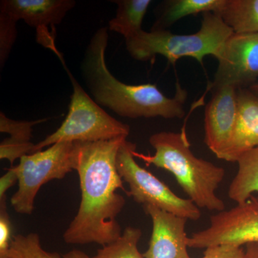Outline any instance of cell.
<instances>
[{"instance_id": "cell-4", "label": "cell", "mask_w": 258, "mask_h": 258, "mask_svg": "<svg viewBox=\"0 0 258 258\" xmlns=\"http://www.w3.org/2000/svg\"><path fill=\"white\" fill-rule=\"evenodd\" d=\"M234 33L219 15L203 14L201 28L191 35H176L169 30H141L125 39L129 55L139 61L154 60L157 55L164 56L168 62L175 64L181 57H190L203 63L204 57L220 54L226 40Z\"/></svg>"}, {"instance_id": "cell-23", "label": "cell", "mask_w": 258, "mask_h": 258, "mask_svg": "<svg viewBox=\"0 0 258 258\" xmlns=\"http://www.w3.org/2000/svg\"><path fill=\"white\" fill-rule=\"evenodd\" d=\"M244 250L242 247L220 244L205 249L201 258H244Z\"/></svg>"}, {"instance_id": "cell-22", "label": "cell", "mask_w": 258, "mask_h": 258, "mask_svg": "<svg viewBox=\"0 0 258 258\" xmlns=\"http://www.w3.org/2000/svg\"><path fill=\"white\" fill-rule=\"evenodd\" d=\"M12 222L7 208V197L0 198V258H6L13 240Z\"/></svg>"}, {"instance_id": "cell-1", "label": "cell", "mask_w": 258, "mask_h": 258, "mask_svg": "<svg viewBox=\"0 0 258 258\" xmlns=\"http://www.w3.org/2000/svg\"><path fill=\"white\" fill-rule=\"evenodd\" d=\"M126 139L75 142V170L79 174L81 201L77 215L64 232L66 243H96L103 247L121 236L123 232L116 218L125 200L117 191H128L118 174L116 157Z\"/></svg>"}, {"instance_id": "cell-26", "label": "cell", "mask_w": 258, "mask_h": 258, "mask_svg": "<svg viewBox=\"0 0 258 258\" xmlns=\"http://www.w3.org/2000/svg\"><path fill=\"white\" fill-rule=\"evenodd\" d=\"M249 89L252 91V92L256 93V94H258V80L249 88Z\"/></svg>"}, {"instance_id": "cell-13", "label": "cell", "mask_w": 258, "mask_h": 258, "mask_svg": "<svg viewBox=\"0 0 258 258\" xmlns=\"http://www.w3.org/2000/svg\"><path fill=\"white\" fill-rule=\"evenodd\" d=\"M258 147V94L249 88L237 90V116L230 143L220 159L237 162L239 158Z\"/></svg>"}, {"instance_id": "cell-21", "label": "cell", "mask_w": 258, "mask_h": 258, "mask_svg": "<svg viewBox=\"0 0 258 258\" xmlns=\"http://www.w3.org/2000/svg\"><path fill=\"white\" fill-rule=\"evenodd\" d=\"M18 21L9 15L0 13V68L3 69L13 50L17 36Z\"/></svg>"}, {"instance_id": "cell-17", "label": "cell", "mask_w": 258, "mask_h": 258, "mask_svg": "<svg viewBox=\"0 0 258 258\" xmlns=\"http://www.w3.org/2000/svg\"><path fill=\"white\" fill-rule=\"evenodd\" d=\"M117 5L114 18L108 23V29L120 34L125 39L139 33L142 29L151 0H113Z\"/></svg>"}, {"instance_id": "cell-6", "label": "cell", "mask_w": 258, "mask_h": 258, "mask_svg": "<svg viewBox=\"0 0 258 258\" xmlns=\"http://www.w3.org/2000/svg\"><path fill=\"white\" fill-rule=\"evenodd\" d=\"M75 142H58L44 151L20 158L13 169L18 177V189L10 199L15 211L30 215L34 203L42 185L54 179H61L75 170Z\"/></svg>"}, {"instance_id": "cell-12", "label": "cell", "mask_w": 258, "mask_h": 258, "mask_svg": "<svg viewBox=\"0 0 258 258\" xmlns=\"http://www.w3.org/2000/svg\"><path fill=\"white\" fill-rule=\"evenodd\" d=\"M152 219V232L144 258H191L185 226L188 220L154 206L143 207Z\"/></svg>"}, {"instance_id": "cell-20", "label": "cell", "mask_w": 258, "mask_h": 258, "mask_svg": "<svg viewBox=\"0 0 258 258\" xmlns=\"http://www.w3.org/2000/svg\"><path fill=\"white\" fill-rule=\"evenodd\" d=\"M142 235V230L138 227H125L118 240L103 246L91 258H144L138 249Z\"/></svg>"}, {"instance_id": "cell-9", "label": "cell", "mask_w": 258, "mask_h": 258, "mask_svg": "<svg viewBox=\"0 0 258 258\" xmlns=\"http://www.w3.org/2000/svg\"><path fill=\"white\" fill-rule=\"evenodd\" d=\"M217 59L212 91L225 86L249 88L258 80V32H234Z\"/></svg>"}, {"instance_id": "cell-5", "label": "cell", "mask_w": 258, "mask_h": 258, "mask_svg": "<svg viewBox=\"0 0 258 258\" xmlns=\"http://www.w3.org/2000/svg\"><path fill=\"white\" fill-rule=\"evenodd\" d=\"M62 63L73 86L69 113L54 133L35 144L33 153L58 142H96L119 137L127 138L130 126L104 111L81 87L64 62Z\"/></svg>"}, {"instance_id": "cell-15", "label": "cell", "mask_w": 258, "mask_h": 258, "mask_svg": "<svg viewBox=\"0 0 258 258\" xmlns=\"http://www.w3.org/2000/svg\"><path fill=\"white\" fill-rule=\"evenodd\" d=\"M226 0H166L155 8L156 20L151 30H167L181 19L199 13L217 14Z\"/></svg>"}, {"instance_id": "cell-25", "label": "cell", "mask_w": 258, "mask_h": 258, "mask_svg": "<svg viewBox=\"0 0 258 258\" xmlns=\"http://www.w3.org/2000/svg\"><path fill=\"white\" fill-rule=\"evenodd\" d=\"M244 258H258V242L246 244Z\"/></svg>"}, {"instance_id": "cell-19", "label": "cell", "mask_w": 258, "mask_h": 258, "mask_svg": "<svg viewBox=\"0 0 258 258\" xmlns=\"http://www.w3.org/2000/svg\"><path fill=\"white\" fill-rule=\"evenodd\" d=\"M6 258H91L79 249H72L63 255L48 252L42 247L40 236L35 232L13 235Z\"/></svg>"}, {"instance_id": "cell-18", "label": "cell", "mask_w": 258, "mask_h": 258, "mask_svg": "<svg viewBox=\"0 0 258 258\" xmlns=\"http://www.w3.org/2000/svg\"><path fill=\"white\" fill-rule=\"evenodd\" d=\"M217 15L235 33L258 32V0H226Z\"/></svg>"}, {"instance_id": "cell-8", "label": "cell", "mask_w": 258, "mask_h": 258, "mask_svg": "<svg viewBox=\"0 0 258 258\" xmlns=\"http://www.w3.org/2000/svg\"><path fill=\"white\" fill-rule=\"evenodd\" d=\"M258 242V197L252 195L244 203L217 212L206 229L188 237V247L208 248L220 244L246 245Z\"/></svg>"}, {"instance_id": "cell-16", "label": "cell", "mask_w": 258, "mask_h": 258, "mask_svg": "<svg viewBox=\"0 0 258 258\" xmlns=\"http://www.w3.org/2000/svg\"><path fill=\"white\" fill-rule=\"evenodd\" d=\"M237 163L238 169L229 186L228 196L240 204L258 192V147L242 154Z\"/></svg>"}, {"instance_id": "cell-11", "label": "cell", "mask_w": 258, "mask_h": 258, "mask_svg": "<svg viewBox=\"0 0 258 258\" xmlns=\"http://www.w3.org/2000/svg\"><path fill=\"white\" fill-rule=\"evenodd\" d=\"M237 90L234 86L212 90L205 112V143L220 158L230 143L237 116Z\"/></svg>"}, {"instance_id": "cell-3", "label": "cell", "mask_w": 258, "mask_h": 258, "mask_svg": "<svg viewBox=\"0 0 258 258\" xmlns=\"http://www.w3.org/2000/svg\"><path fill=\"white\" fill-rule=\"evenodd\" d=\"M149 142L155 149L154 155H145L136 149L134 157L171 172L199 208L217 212L225 210V203L216 195L225 177V169L197 157L184 132H159L151 136Z\"/></svg>"}, {"instance_id": "cell-10", "label": "cell", "mask_w": 258, "mask_h": 258, "mask_svg": "<svg viewBox=\"0 0 258 258\" xmlns=\"http://www.w3.org/2000/svg\"><path fill=\"white\" fill-rule=\"evenodd\" d=\"M76 5L74 0H2L0 13L9 15L18 22L23 20L29 26L36 29L38 42L60 57L62 55L56 49L48 28L54 30Z\"/></svg>"}, {"instance_id": "cell-24", "label": "cell", "mask_w": 258, "mask_h": 258, "mask_svg": "<svg viewBox=\"0 0 258 258\" xmlns=\"http://www.w3.org/2000/svg\"><path fill=\"white\" fill-rule=\"evenodd\" d=\"M6 169L7 172L0 178V198L6 196L7 191L18 181V175L13 168Z\"/></svg>"}, {"instance_id": "cell-7", "label": "cell", "mask_w": 258, "mask_h": 258, "mask_svg": "<svg viewBox=\"0 0 258 258\" xmlns=\"http://www.w3.org/2000/svg\"><path fill=\"white\" fill-rule=\"evenodd\" d=\"M136 149V144L125 139L117 154L118 174L128 185L126 195L143 207L150 205L186 220H198L202 215L198 207L189 199L177 196L167 185L139 166L133 154Z\"/></svg>"}, {"instance_id": "cell-2", "label": "cell", "mask_w": 258, "mask_h": 258, "mask_svg": "<svg viewBox=\"0 0 258 258\" xmlns=\"http://www.w3.org/2000/svg\"><path fill=\"white\" fill-rule=\"evenodd\" d=\"M108 28L98 29L90 40L81 64L85 83L99 106L125 118L181 119L184 116L187 91L177 82L175 96L168 98L157 84L129 85L118 81L106 64Z\"/></svg>"}, {"instance_id": "cell-14", "label": "cell", "mask_w": 258, "mask_h": 258, "mask_svg": "<svg viewBox=\"0 0 258 258\" xmlns=\"http://www.w3.org/2000/svg\"><path fill=\"white\" fill-rule=\"evenodd\" d=\"M48 118L36 120H15L0 113V132L10 134V137L0 143V159H7L10 162V167L14 162L23 156L33 153L35 144L31 142L33 127L47 121Z\"/></svg>"}]
</instances>
